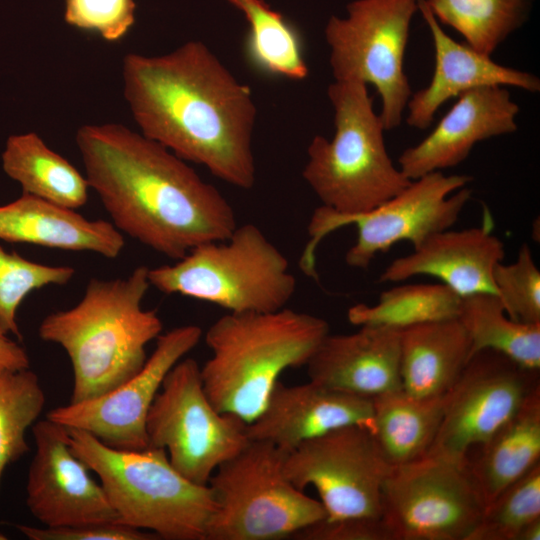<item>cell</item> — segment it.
<instances>
[{
    "label": "cell",
    "mask_w": 540,
    "mask_h": 540,
    "mask_svg": "<svg viewBox=\"0 0 540 540\" xmlns=\"http://www.w3.org/2000/svg\"><path fill=\"white\" fill-rule=\"evenodd\" d=\"M122 80L144 136L230 185L254 186L252 92L206 44L189 41L158 56L128 53Z\"/></svg>",
    "instance_id": "1"
},
{
    "label": "cell",
    "mask_w": 540,
    "mask_h": 540,
    "mask_svg": "<svg viewBox=\"0 0 540 540\" xmlns=\"http://www.w3.org/2000/svg\"><path fill=\"white\" fill-rule=\"evenodd\" d=\"M85 177L123 234L172 260L237 227L228 200L185 160L119 123L76 132Z\"/></svg>",
    "instance_id": "2"
},
{
    "label": "cell",
    "mask_w": 540,
    "mask_h": 540,
    "mask_svg": "<svg viewBox=\"0 0 540 540\" xmlns=\"http://www.w3.org/2000/svg\"><path fill=\"white\" fill-rule=\"evenodd\" d=\"M148 269L138 266L125 278H91L74 307L41 321L39 337L61 346L70 359V402L110 392L146 363V346L163 330L157 311L142 305L150 287Z\"/></svg>",
    "instance_id": "3"
},
{
    "label": "cell",
    "mask_w": 540,
    "mask_h": 540,
    "mask_svg": "<svg viewBox=\"0 0 540 540\" xmlns=\"http://www.w3.org/2000/svg\"><path fill=\"white\" fill-rule=\"evenodd\" d=\"M329 333L317 316L283 308L267 313H227L207 329L211 357L200 367L215 409L247 424L264 409L279 376L307 364Z\"/></svg>",
    "instance_id": "4"
},
{
    "label": "cell",
    "mask_w": 540,
    "mask_h": 540,
    "mask_svg": "<svg viewBox=\"0 0 540 540\" xmlns=\"http://www.w3.org/2000/svg\"><path fill=\"white\" fill-rule=\"evenodd\" d=\"M327 95L334 111V135H316L307 148L302 177L322 206L341 215L370 211L406 188L408 179L392 162L384 125L367 85L335 81Z\"/></svg>",
    "instance_id": "5"
},
{
    "label": "cell",
    "mask_w": 540,
    "mask_h": 540,
    "mask_svg": "<svg viewBox=\"0 0 540 540\" xmlns=\"http://www.w3.org/2000/svg\"><path fill=\"white\" fill-rule=\"evenodd\" d=\"M71 450L100 480L119 522L167 540H206L214 502L170 464L163 449L119 450L66 427Z\"/></svg>",
    "instance_id": "6"
},
{
    "label": "cell",
    "mask_w": 540,
    "mask_h": 540,
    "mask_svg": "<svg viewBox=\"0 0 540 540\" xmlns=\"http://www.w3.org/2000/svg\"><path fill=\"white\" fill-rule=\"evenodd\" d=\"M148 280L164 294H180L229 313H267L286 307L296 278L284 254L252 223L223 241L203 243L171 265L148 269Z\"/></svg>",
    "instance_id": "7"
},
{
    "label": "cell",
    "mask_w": 540,
    "mask_h": 540,
    "mask_svg": "<svg viewBox=\"0 0 540 540\" xmlns=\"http://www.w3.org/2000/svg\"><path fill=\"white\" fill-rule=\"evenodd\" d=\"M287 452L258 440L220 464L209 479L214 510L206 540H279L326 518L322 503L284 473Z\"/></svg>",
    "instance_id": "8"
},
{
    "label": "cell",
    "mask_w": 540,
    "mask_h": 540,
    "mask_svg": "<svg viewBox=\"0 0 540 540\" xmlns=\"http://www.w3.org/2000/svg\"><path fill=\"white\" fill-rule=\"evenodd\" d=\"M468 175H445L435 171L412 180L394 197L376 208L354 215H341L319 206L309 221V242L300 259V267L308 276H316L315 251L330 232L353 224L356 242L345 255L348 266L366 269L379 253L387 252L400 241L418 247L430 235L451 228L471 199L466 185Z\"/></svg>",
    "instance_id": "9"
},
{
    "label": "cell",
    "mask_w": 540,
    "mask_h": 540,
    "mask_svg": "<svg viewBox=\"0 0 540 540\" xmlns=\"http://www.w3.org/2000/svg\"><path fill=\"white\" fill-rule=\"evenodd\" d=\"M417 12L419 0H355L347 17L331 16L325 26L334 80L373 85L386 131L401 125L412 95L404 55Z\"/></svg>",
    "instance_id": "10"
},
{
    "label": "cell",
    "mask_w": 540,
    "mask_h": 540,
    "mask_svg": "<svg viewBox=\"0 0 540 540\" xmlns=\"http://www.w3.org/2000/svg\"><path fill=\"white\" fill-rule=\"evenodd\" d=\"M246 428L239 417L215 409L193 358L167 373L146 418L148 447L165 450L172 467L199 485H208L217 467L250 442Z\"/></svg>",
    "instance_id": "11"
},
{
    "label": "cell",
    "mask_w": 540,
    "mask_h": 540,
    "mask_svg": "<svg viewBox=\"0 0 540 540\" xmlns=\"http://www.w3.org/2000/svg\"><path fill=\"white\" fill-rule=\"evenodd\" d=\"M484 508L468 462L426 455L393 466L382 486L392 540H468Z\"/></svg>",
    "instance_id": "12"
},
{
    "label": "cell",
    "mask_w": 540,
    "mask_h": 540,
    "mask_svg": "<svg viewBox=\"0 0 540 540\" xmlns=\"http://www.w3.org/2000/svg\"><path fill=\"white\" fill-rule=\"evenodd\" d=\"M391 466L371 432L351 425L307 440L287 453L284 473L300 490L312 486L329 520L381 518V494Z\"/></svg>",
    "instance_id": "13"
},
{
    "label": "cell",
    "mask_w": 540,
    "mask_h": 540,
    "mask_svg": "<svg viewBox=\"0 0 540 540\" xmlns=\"http://www.w3.org/2000/svg\"><path fill=\"white\" fill-rule=\"evenodd\" d=\"M538 386V370L489 349L473 354L446 393L441 424L426 455L467 462L471 449L485 444Z\"/></svg>",
    "instance_id": "14"
},
{
    "label": "cell",
    "mask_w": 540,
    "mask_h": 540,
    "mask_svg": "<svg viewBox=\"0 0 540 540\" xmlns=\"http://www.w3.org/2000/svg\"><path fill=\"white\" fill-rule=\"evenodd\" d=\"M201 337L202 329L193 324L161 334L154 351L135 376L99 397L51 409L46 418L83 430L114 449H146L150 406L167 373L198 345Z\"/></svg>",
    "instance_id": "15"
},
{
    "label": "cell",
    "mask_w": 540,
    "mask_h": 540,
    "mask_svg": "<svg viewBox=\"0 0 540 540\" xmlns=\"http://www.w3.org/2000/svg\"><path fill=\"white\" fill-rule=\"evenodd\" d=\"M32 429L35 453L26 483V505L44 527L119 521L102 485L71 450L66 427L49 419Z\"/></svg>",
    "instance_id": "16"
},
{
    "label": "cell",
    "mask_w": 540,
    "mask_h": 540,
    "mask_svg": "<svg viewBox=\"0 0 540 540\" xmlns=\"http://www.w3.org/2000/svg\"><path fill=\"white\" fill-rule=\"evenodd\" d=\"M435 128L398 158L410 180L455 167L484 140L517 131L520 107L504 86H483L461 93Z\"/></svg>",
    "instance_id": "17"
},
{
    "label": "cell",
    "mask_w": 540,
    "mask_h": 540,
    "mask_svg": "<svg viewBox=\"0 0 540 540\" xmlns=\"http://www.w3.org/2000/svg\"><path fill=\"white\" fill-rule=\"evenodd\" d=\"M373 427L372 399L316 382L286 386L278 381L262 412L247 424L250 440L266 441L289 453L334 429Z\"/></svg>",
    "instance_id": "18"
},
{
    "label": "cell",
    "mask_w": 540,
    "mask_h": 540,
    "mask_svg": "<svg viewBox=\"0 0 540 540\" xmlns=\"http://www.w3.org/2000/svg\"><path fill=\"white\" fill-rule=\"evenodd\" d=\"M504 256V244L492 233V221L486 214L482 226L448 228L430 235L413 252L393 260L379 282L428 275L440 279L461 297L478 292L496 294L493 270Z\"/></svg>",
    "instance_id": "19"
},
{
    "label": "cell",
    "mask_w": 540,
    "mask_h": 540,
    "mask_svg": "<svg viewBox=\"0 0 540 540\" xmlns=\"http://www.w3.org/2000/svg\"><path fill=\"white\" fill-rule=\"evenodd\" d=\"M419 13L431 34L435 68L429 84L412 93L407 103L406 122L410 127L427 129L447 100L474 88L512 86L530 93L540 91V79L535 74L500 65L491 56L451 38L425 0H419Z\"/></svg>",
    "instance_id": "20"
},
{
    "label": "cell",
    "mask_w": 540,
    "mask_h": 540,
    "mask_svg": "<svg viewBox=\"0 0 540 540\" xmlns=\"http://www.w3.org/2000/svg\"><path fill=\"white\" fill-rule=\"evenodd\" d=\"M359 327L323 338L306 364L309 380L371 399L401 389L400 330Z\"/></svg>",
    "instance_id": "21"
},
{
    "label": "cell",
    "mask_w": 540,
    "mask_h": 540,
    "mask_svg": "<svg viewBox=\"0 0 540 540\" xmlns=\"http://www.w3.org/2000/svg\"><path fill=\"white\" fill-rule=\"evenodd\" d=\"M0 239L67 251H88L116 258L123 234L105 220H89L73 209L22 194L0 206Z\"/></svg>",
    "instance_id": "22"
},
{
    "label": "cell",
    "mask_w": 540,
    "mask_h": 540,
    "mask_svg": "<svg viewBox=\"0 0 540 540\" xmlns=\"http://www.w3.org/2000/svg\"><path fill=\"white\" fill-rule=\"evenodd\" d=\"M469 357L470 341L457 318L401 329L402 389L415 397L444 395L459 378Z\"/></svg>",
    "instance_id": "23"
},
{
    "label": "cell",
    "mask_w": 540,
    "mask_h": 540,
    "mask_svg": "<svg viewBox=\"0 0 540 540\" xmlns=\"http://www.w3.org/2000/svg\"><path fill=\"white\" fill-rule=\"evenodd\" d=\"M468 462L485 506L540 463V386Z\"/></svg>",
    "instance_id": "24"
},
{
    "label": "cell",
    "mask_w": 540,
    "mask_h": 540,
    "mask_svg": "<svg viewBox=\"0 0 540 540\" xmlns=\"http://www.w3.org/2000/svg\"><path fill=\"white\" fill-rule=\"evenodd\" d=\"M446 394L415 397L402 388L372 398L371 434L383 458L391 466L424 457L438 432Z\"/></svg>",
    "instance_id": "25"
},
{
    "label": "cell",
    "mask_w": 540,
    "mask_h": 540,
    "mask_svg": "<svg viewBox=\"0 0 540 540\" xmlns=\"http://www.w3.org/2000/svg\"><path fill=\"white\" fill-rule=\"evenodd\" d=\"M2 167L24 194L73 210L88 200L86 177L34 132L8 138Z\"/></svg>",
    "instance_id": "26"
},
{
    "label": "cell",
    "mask_w": 540,
    "mask_h": 540,
    "mask_svg": "<svg viewBox=\"0 0 540 540\" xmlns=\"http://www.w3.org/2000/svg\"><path fill=\"white\" fill-rule=\"evenodd\" d=\"M457 319L468 335L470 357L489 349L527 369L539 371L540 323L511 319L497 294L478 292L461 297Z\"/></svg>",
    "instance_id": "27"
},
{
    "label": "cell",
    "mask_w": 540,
    "mask_h": 540,
    "mask_svg": "<svg viewBox=\"0 0 540 540\" xmlns=\"http://www.w3.org/2000/svg\"><path fill=\"white\" fill-rule=\"evenodd\" d=\"M249 23L245 55L259 72L290 80L308 76V65L299 30L263 0H228Z\"/></svg>",
    "instance_id": "28"
},
{
    "label": "cell",
    "mask_w": 540,
    "mask_h": 540,
    "mask_svg": "<svg viewBox=\"0 0 540 540\" xmlns=\"http://www.w3.org/2000/svg\"><path fill=\"white\" fill-rule=\"evenodd\" d=\"M534 0H425L440 24L478 52H493L528 20Z\"/></svg>",
    "instance_id": "29"
},
{
    "label": "cell",
    "mask_w": 540,
    "mask_h": 540,
    "mask_svg": "<svg viewBox=\"0 0 540 540\" xmlns=\"http://www.w3.org/2000/svg\"><path fill=\"white\" fill-rule=\"evenodd\" d=\"M461 296L440 284H406L380 294L375 305L349 308L347 317L357 326L374 325L404 329L423 323L456 319Z\"/></svg>",
    "instance_id": "30"
},
{
    "label": "cell",
    "mask_w": 540,
    "mask_h": 540,
    "mask_svg": "<svg viewBox=\"0 0 540 540\" xmlns=\"http://www.w3.org/2000/svg\"><path fill=\"white\" fill-rule=\"evenodd\" d=\"M45 403L36 373L0 368V489L6 468L29 451L25 435Z\"/></svg>",
    "instance_id": "31"
},
{
    "label": "cell",
    "mask_w": 540,
    "mask_h": 540,
    "mask_svg": "<svg viewBox=\"0 0 540 540\" xmlns=\"http://www.w3.org/2000/svg\"><path fill=\"white\" fill-rule=\"evenodd\" d=\"M540 518V463L506 487L483 514L468 540H517L520 531Z\"/></svg>",
    "instance_id": "32"
},
{
    "label": "cell",
    "mask_w": 540,
    "mask_h": 540,
    "mask_svg": "<svg viewBox=\"0 0 540 540\" xmlns=\"http://www.w3.org/2000/svg\"><path fill=\"white\" fill-rule=\"evenodd\" d=\"M74 274L73 267L37 263L0 247V329L21 340L16 314L27 295L49 285H65Z\"/></svg>",
    "instance_id": "33"
},
{
    "label": "cell",
    "mask_w": 540,
    "mask_h": 540,
    "mask_svg": "<svg viewBox=\"0 0 540 540\" xmlns=\"http://www.w3.org/2000/svg\"><path fill=\"white\" fill-rule=\"evenodd\" d=\"M493 283L506 314L523 323H540V271L531 249L523 244L515 262L498 263Z\"/></svg>",
    "instance_id": "34"
},
{
    "label": "cell",
    "mask_w": 540,
    "mask_h": 540,
    "mask_svg": "<svg viewBox=\"0 0 540 540\" xmlns=\"http://www.w3.org/2000/svg\"><path fill=\"white\" fill-rule=\"evenodd\" d=\"M134 0H65V21L106 41L122 39L135 22Z\"/></svg>",
    "instance_id": "35"
},
{
    "label": "cell",
    "mask_w": 540,
    "mask_h": 540,
    "mask_svg": "<svg viewBox=\"0 0 540 540\" xmlns=\"http://www.w3.org/2000/svg\"><path fill=\"white\" fill-rule=\"evenodd\" d=\"M30 540H153L154 533L128 526L119 521L87 523L66 527H33L17 525Z\"/></svg>",
    "instance_id": "36"
},
{
    "label": "cell",
    "mask_w": 540,
    "mask_h": 540,
    "mask_svg": "<svg viewBox=\"0 0 540 540\" xmlns=\"http://www.w3.org/2000/svg\"><path fill=\"white\" fill-rule=\"evenodd\" d=\"M292 538L298 540H392L381 518L367 517L334 520L324 518L296 532Z\"/></svg>",
    "instance_id": "37"
},
{
    "label": "cell",
    "mask_w": 540,
    "mask_h": 540,
    "mask_svg": "<svg viewBox=\"0 0 540 540\" xmlns=\"http://www.w3.org/2000/svg\"><path fill=\"white\" fill-rule=\"evenodd\" d=\"M29 367L30 359L26 350L0 329V368L23 370Z\"/></svg>",
    "instance_id": "38"
},
{
    "label": "cell",
    "mask_w": 540,
    "mask_h": 540,
    "mask_svg": "<svg viewBox=\"0 0 540 540\" xmlns=\"http://www.w3.org/2000/svg\"><path fill=\"white\" fill-rule=\"evenodd\" d=\"M540 518L528 523L519 533L517 540H539Z\"/></svg>",
    "instance_id": "39"
},
{
    "label": "cell",
    "mask_w": 540,
    "mask_h": 540,
    "mask_svg": "<svg viewBox=\"0 0 540 540\" xmlns=\"http://www.w3.org/2000/svg\"><path fill=\"white\" fill-rule=\"evenodd\" d=\"M5 539H7V537L0 533V540H5Z\"/></svg>",
    "instance_id": "40"
}]
</instances>
